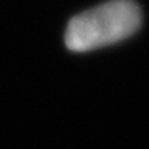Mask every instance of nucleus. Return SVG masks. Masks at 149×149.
Instances as JSON below:
<instances>
[{
  "label": "nucleus",
  "instance_id": "obj_1",
  "mask_svg": "<svg viewBox=\"0 0 149 149\" xmlns=\"http://www.w3.org/2000/svg\"><path fill=\"white\" fill-rule=\"evenodd\" d=\"M143 13L133 0H109L70 20L65 43L71 52H91L129 38L139 30Z\"/></svg>",
  "mask_w": 149,
  "mask_h": 149
}]
</instances>
